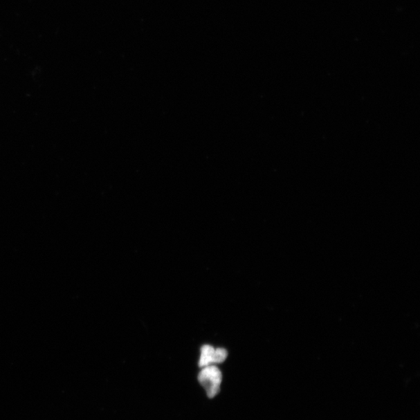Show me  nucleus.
<instances>
[{
  "instance_id": "obj_1",
  "label": "nucleus",
  "mask_w": 420,
  "mask_h": 420,
  "mask_svg": "<svg viewBox=\"0 0 420 420\" xmlns=\"http://www.w3.org/2000/svg\"><path fill=\"white\" fill-rule=\"evenodd\" d=\"M198 380L210 399L215 397L221 390L222 374L214 365L203 367L198 376Z\"/></svg>"
},
{
  "instance_id": "obj_2",
  "label": "nucleus",
  "mask_w": 420,
  "mask_h": 420,
  "mask_svg": "<svg viewBox=\"0 0 420 420\" xmlns=\"http://www.w3.org/2000/svg\"><path fill=\"white\" fill-rule=\"evenodd\" d=\"M228 357L227 350L221 348L214 349L210 345H205L201 349V356L199 362L200 367L221 363Z\"/></svg>"
}]
</instances>
